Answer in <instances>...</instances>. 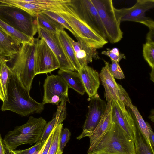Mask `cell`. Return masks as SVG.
Returning <instances> with one entry per match:
<instances>
[{
  "label": "cell",
  "instance_id": "25",
  "mask_svg": "<svg viewBox=\"0 0 154 154\" xmlns=\"http://www.w3.org/2000/svg\"><path fill=\"white\" fill-rule=\"evenodd\" d=\"M0 29L10 37L19 42L21 44L32 45L34 43L35 38L18 31L0 19Z\"/></svg>",
  "mask_w": 154,
  "mask_h": 154
},
{
  "label": "cell",
  "instance_id": "20",
  "mask_svg": "<svg viewBox=\"0 0 154 154\" xmlns=\"http://www.w3.org/2000/svg\"><path fill=\"white\" fill-rule=\"evenodd\" d=\"M66 102L63 101L58 106L57 111L52 119L47 123L38 141L42 142L46 140L54 128L62 123L66 119Z\"/></svg>",
  "mask_w": 154,
  "mask_h": 154
},
{
  "label": "cell",
  "instance_id": "21",
  "mask_svg": "<svg viewBox=\"0 0 154 154\" xmlns=\"http://www.w3.org/2000/svg\"><path fill=\"white\" fill-rule=\"evenodd\" d=\"M58 73L66 83L68 88L73 89L82 95L84 94L85 91L79 72L70 70L60 69Z\"/></svg>",
  "mask_w": 154,
  "mask_h": 154
},
{
  "label": "cell",
  "instance_id": "7",
  "mask_svg": "<svg viewBox=\"0 0 154 154\" xmlns=\"http://www.w3.org/2000/svg\"><path fill=\"white\" fill-rule=\"evenodd\" d=\"M96 9L106 31V39L111 43L122 38L120 20L116 11L112 0H91Z\"/></svg>",
  "mask_w": 154,
  "mask_h": 154
},
{
  "label": "cell",
  "instance_id": "5",
  "mask_svg": "<svg viewBox=\"0 0 154 154\" xmlns=\"http://www.w3.org/2000/svg\"><path fill=\"white\" fill-rule=\"evenodd\" d=\"M69 4L64 6L56 13L66 20L78 37L87 45L97 49L103 47L108 43V40L96 32L82 21Z\"/></svg>",
  "mask_w": 154,
  "mask_h": 154
},
{
  "label": "cell",
  "instance_id": "16",
  "mask_svg": "<svg viewBox=\"0 0 154 154\" xmlns=\"http://www.w3.org/2000/svg\"><path fill=\"white\" fill-rule=\"evenodd\" d=\"M76 59L81 67L92 62L93 59H99L97 49L87 45L80 38L75 42L70 37Z\"/></svg>",
  "mask_w": 154,
  "mask_h": 154
},
{
  "label": "cell",
  "instance_id": "15",
  "mask_svg": "<svg viewBox=\"0 0 154 154\" xmlns=\"http://www.w3.org/2000/svg\"><path fill=\"white\" fill-rule=\"evenodd\" d=\"M112 101L109 100L107 101L104 114L94 130L89 137L90 144L87 154H90L93 151L110 125L112 122Z\"/></svg>",
  "mask_w": 154,
  "mask_h": 154
},
{
  "label": "cell",
  "instance_id": "23",
  "mask_svg": "<svg viewBox=\"0 0 154 154\" xmlns=\"http://www.w3.org/2000/svg\"><path fill=\"white\" fill-rule=\"evenodd\" d=\"M8 61L6 58L0 57V100L3 102L7 100L8 88L12 73L7 65Z\"/></svg>",
  "mask_w": 154,
  "mask_h": 154
},
{
  "label": "cell",
  "instance_id": "42",
  "mask_svg": "<svg viewBox=\"0 0 154 154\" xmlns=\"http://www.w3.org/2000/svg\"><path fill=\"white\" fill-rule=\"evenodd\" d=\"M154 69H152V71L150 74V79L154 82Z\"/></svg>",
  "mask_w": 154,
  "mask_h": 154
},
{
  "label": "cell",
  "instance_id": "26",
  "mask_svg": "<svg viewBox=\"0 0 154 154\" xmlns=\"http://www.w3.org/2000/svg\"><path fill=\"white\" fill-rule=\"evenodd\" d=\"M134 116L137 126L146 143L149 146L152 154H154V148L150 143L148 122H145L139 112L137 108L133 104L129 107Z\"/></svg>",
  "mask_w": 154,
  "mask_h": 154
},
{
  "label": "cell",
  "instance_id": "30",
  "mask_svg": "<svg viewBox=\"0 0 154 154\" xmlns=\"http://www.w3.org/2000/svg\"><path fill=\"white\" fill-rule=\"evenodd\" d=\"M63 126V124L61 123L54 128L51 145L47 154H59L62 152L59 149V146L60 133Z\"/></svg>",
  "mask_w": 154,
  "mask_h": 154
},
{
  "label": "cell",
  "instance_id": "18",
  "mask_svg": "<svg viewBox=\"0 0 154 154\" xmlns=\"http://www.w3.org/2000/svg\"><path fill=\"white\" fill-rule=\"evenodd\" d=\"M99 75L105 89L106 100L119 99L118 95V83L112 74L108 63L105 61V66L102 68Z\"/></svg>",
  "mask_w": 154,
  "mask_h": 154
},
{
  "label": "cell",
  "instance_id": "12",
  "mask_svg": "<svg viewBox=\"0 0 154 154\" xmlns=\"http://www.w3.org/2000/svg\"><path fill=\"white\" fill-rule=\"evenodd\" d=\"M112 121L118 125L133 140L137 132V125L134 117L120 100H112L111 104Z\"/></svg>",
  "mask_w": 154,
  "mask_h": 154
},
{
  "label": "cell",
  "instance_id": "17",
  "mask_svg": "<svg viewBox=\"0 0 154 154\" xmlns=\"http://www.w3.org/2000/svg\"><path fill=\"white\" fill-rule=\"evenodd\" d=\"M89 99L97 94L100 84L98 72L88 65L82 67L79 72Z\"/></svg>",
  "mask_w": 154,
  "mask_h": 154
},
{
  "label": "cell",
  "instance_id": "41",
  "mask_svg": "<svg viewBox=\"0 0 154 154\" xmlns=\"http://www.w3.org/2000/svg\"><path fill=\"white\" fill-rule=\"evenodd\" d=\"M5 148L6 154H18L15 150H12Z\"/></svg>",
  "mask_w": 154,
  "mask_h": 154
},
{
  "label": "cell",
  "instance_id": "37",
  "mask_svg": "<svg viewBox=\"0 0 154 154\" xmlns=\"http://www.w3.org/2000/svg\"><path fill=\"white\" fill-rule=\"evenodd\" d=\"M46 140L42 142L38 141L35 145L28 149L15 151L18 154H33L42 148Z\"/></svg>",
  "mask_w": 154,
  "mask_h": 154
},
{
  "label": "cell",
  "instance_id": "27",
  "mask_svg": "<svg viewBox=\"0 0 154 154\" xmlns=\"http://www.w3.org/2000/svg\"><path fill=\"white\" fill-rule=\"evenodd\" d=\"M35 18L37 25L51 33L57 34L64 30L61 25L43 13L38 14Z\"/></svg>",
  "mask_w": 154,
  "mask_h": 154
},
{
  "label": "cell",
  "instance_id": "34",
  "mask_svg": "<svg viewBox=\"0 0 154 154\" xmlns=\"http://www.w3.org/2000/svg\"><path fill=\"white\" fill-rule=\"evenodd\" d=\"M117 84L118 95L119 98L125 106L129 108L132 104L128 94L121 85L118 83Z\"/></svg>",
  "mask_w": 154,
  "mask_h": 154
},
{
  "label": "cell",
  "instance_id": "9",
  "mask_svg": "<svg viewBox=\"0 0 154 154\" xmlns=\"http://www.w3.org/2000/svg\"><path fill=\"white\" fill-rule=\"evenodd\" d=\"M44 90L42 103L58 105L63 101L70 103L68 96V87L59 75L47 76L43 85Z\"/></svg>",
  "mask_w": 154,
  "mask_h": 154
},
{
  "label": "cell",
  "instance_id": "10",
  "mask_svg": "<svg viewBox=\"0 0 154 154\" xmlns=\"http://www.w3.org/2000/svg\"><path fill=\"white\" fill-rule=\"evenodd\" d=\"M35 74L47 73L58 69L60 65L56 56L44 40L36 38Z\"/></svg>",
  "mask_w": 154,
  "mask_h": 154
},
{
  "label": "cell",
  "instance_id": "14",
  "mask_svg": "<svg viewBox=\"0 0 154 154\" xmlns=\"http://www.w3.org/2000/svg\"><path fill=\"white\" fill-rule=\"evenodd\" d=\"M37 26L38 38L44 40L54 53L59 63L60 69L74 71L75 69L64 51L57 34L51 33L37 24Z\"/></svg>",
  "mask_w": 154,
  "mask_h": 154
},
{
  "label": "cell",
  "instance_id": "3",
  "mask_svg": "<svg viewBox=\"0 0 154 154\" xmlns=\"http://www.w3.org/2000/svg\"><path fill=\"white\" fill-rule=\"evenodd\" d=\"M36 40L32 45L21 44L17 53L10 62L11 70L23 86L28 92L32 87L35 74Z\"/></svg>",
  "mask_w": 154,
  "mask_h": 154
},
{
  "label": "cell",
  "instance_id": "31",
  "mask_svg": "<svg viewBox=\"0 0 154 154\" xmlns=\"http://www.w3.org/2000/svg\"><path fill=\"white\" fill-rule=\"evenodd\" d=\"M42 13L46 14L61 25L64 28L69 30L74 35L77 40L80 39L66 20L57 13L55 12L46 10L43 11Z\"/></svg>",
  "mask_w": 154,
  "mask_h": 154
},
{
  "label": "cell",
  "instance_id": "39",
  "mask_svg": "<svg viewBox=\"0 0 154 154\" xmlns=\"http://www.w3.org/2000/svg\"><path fill=\"white\" fill-rule=\"evenodd\" d=\"M149 129V136L150 143L152 147H154V134L152 129L149 123H148Z\"/></svg>",
  "mask_w": 154,
  "mask_h": 154
},
{
  "label": "cell",
  "instance_id": "22",
  "mask_svg": "<svg viewBox=\"0 0 154 154\" xmlns=\"http://www.w3.org/2000/svg\"><path fill=\"white\" fill-rule=\"evenodd\" d=\"M59 40L64 51L75 70L79 72L81 69L75 56V53L70 40V36L63 30L57 33Z\"/></svg>",
  "mask_w": 154,
  "mask_h": 154
},
{
  "label": "cell",
  "instance_id": "1",
  "mask_svg": "<svg viewBox=\"0 0 154 154\" xmlns=\"http://www.w3.org/2000/svg\"><path fill=\"white\" fill-rule=\"evenodd\" d=\"M3 102L1 108L2 111H10L22 116L40 113L44 109L45 104L31 97L29 92L12 72L8 88L7 100Z\"/></svg>",
  "mask_w": 154,
  "mask_h": 154
},
{
  "label": "cell",
  "instance_id": "8",
  "mask_svg": "<svg viewBox=\"0 0 154 154\" xmlns=\"http://www.w3.org/2000/svg\"><path fill=\"white\" fill-rule=\"evenodd\" d=\"M69 5L82 21L96 32L107 40L105 29L91 0H71Z\"/></svg>",
  "mask_w": 154,
  "mask_h": 154
},
{
  "label": "cell",
  "instance_id": "13",
  "mask_svg": "<svg viewBox=\"0 0 154 154\" xmlns=\"http://www.w3.org/2000/svg\"><path fill=\"white\" fill-rule=\"evenodd\" d=\"M154 7V0H137L135 4L128 8H116L121 22L131 21L140 23L147 26L152 20L146 17L145 13Z\"/></svg>",
  "mask_w": 154,
  "mask_h": 154
},
{
  "label": "cell",
  "instance_id": "24",
  "mask_svg": "<svg viewBox=\"0 0 154 154\" xmlns=\"http://www.w3.org/2000/svg\"><path fill=\"white\" fill-rule=\"evenodd\" d=\"M0 3L18 8L27 12L34 18L44 11L40 6L28 2L26 0H0Z\"/></svg>",
  "mask_w": 154,
  "mask_h": 154
},
{
  "label": "cell",
  "instance_id": "29",
  "mask_svg": "<svg viewBox=\"0 0 154 154\" xmlns=\"http://www.w3.org/2000/svg\"><path fill=\"white\" fill-rule=\"evenodd\" d=\"M134 142L136 154H152L137 126Z\"/></svg>",
  "mask_w": 154,
  "mask_h": 154
},
{
  "label": "cell",
  "instance_id": "40",
  "mask_svg": "<svg viewBox=\"0 0 154 154\" xmlns=\"http://www.w3.org/2000/svg\"><path fill=\"white\" fill-rule=\"evenodd\" d=\"M0 154H6L5 146L0 134Z\"/></svg>",
  "mask_w": 154,
  "mask_h": 154
},
{
  "label": "cell",
  "instance_id": "2",
  "mask_svg": "<svg viewBox=\"0 0 154 154\" xmlns=\"http://www.w3.org/2000/svg\"><path fill=\"white\" fill-rule=\"evenodd\" d=\"M90 154H136L134 140L112 121L108 129Z\"/></svg>",
  "mask_w": 154,
  "mask_h": 154
},
{
  "label": "cell",
  "instance_id": "4",
  "mask_svg": "<svg viewBox=\"0 0 154 154\" xmlns=\"http://www.w3.org/2000/svg\"><path fill=\"white\" fill-rule=\"evenodd\" d=\"M46 124L47 121L42 117L31 116L25 124L8 132L3 140L5 147L14 150L20 145H31L38 142Z\"/></svg>",
  "mask_w": 154,
  "mask_h": 154
},
{
  "label": "cell",
  "instance_id": "35",
  "mask_svg": "<svg viewBox=\"0 0 154 154\" xmlns=\"http://www.w3.org/2000/svg\"><path fill=\"white\" fill-rule=\"evenodd\" d=\"M111 64H109L111 72L114 78L123 79L125 78L123 72L118 63L111 59Z\"/></svg>",
  "mask_w": 154,
  "mask_h": 154
},
{
  "label": "cell",
  "instance_id": "32",
  "mask_svg": "<svg viewBox=\"0 0 154 154\" xmlns=\"http://www.w3.org/2000/svg\"><path fill=\"white\" fill-rule=\"evenodd\" d=\"M143 55L152 69H154V44L147 42L143 44Z\"/></svg>",
  "mask_w": 154,
  "mask_h": 154
},
{
  "label": "cell",
  "instance_id": "38",
  "mask_svg": "<svg viewBox=\"0 0 154 154\" xmlns=\"http://www.w3.org/2000/svg\"><path fill=\"white\" fill-rule=\"evenodd\" d=\"M54 128L52 131L49 136L46 140V143L42 154H47L50 147L53 134Z\"/></svg>",
  "mask_w": 154,
  "mask_h": 154
},
{
  "label": "cell",
  "instance_id": "33",
  "mask_svg": "<svg viewBox=\"0 0 154 154\" xmlns=\"http://www.w3.org/2000/svg\"><path fill=\"white\" fill-rule=\"evenodd\" d=\"M101 54L109 57L110 59L118 63L122 59H125L126 57L124 54L119 52L117 48H114L111 49L107 48L106 51H102Z\"/></svg>",
  "mask_w": 154,
  "mask_h": 154
},
{
  "label": "cell",
  "instance_id": "28",
  "mask_svg": "<svg viewBox=\"0 0 154 154\" xmlns=\"http://www.w3.org/2000/svg\"><path fill=\"white\" fill-rule=\"evenodd\" d=\"M28 2L40 6L44 11L56 12L63 6L69 4L70 0H26Z\"/></svg>",
  "mask_w": 154,
  "mask_h": 154
},
{
  "label": "cell",
  "instance_id": "36",
  "mask_svg": "<svg viewBox=\"0 0 154 154\" xmlns=\"http://www.w3.org/2000/svg\"><path fill=\"white\" fill-rule=\"evenodd\" d=\"M71 133L67 128H63L61 131L59 148L60 150L63 152V151L66 144L70 139Z\"/></svg>",
  "mask_w": 154,
  "mask_h": 154
},
{
  "label": "cell",
  "instance_id": "19",
  "mask_svg": "<svg viewBox=\"0 0 154 154\" xmlns=\"http://www.w3.org/2000/svg\"><path fill=\"white\" fill-rule=\"evenodd\" d=\"M21 43L0 29V57L11 61L18 52Z\"/></svg>",
  "mask_w": 154,
  "mask_h": 154
},
{
  "label": "cell",
  "instance_id": "11",
  "mask_svg": "<svg viewBox=\"0 0 154 154\" xmlns=\"http://www.w3.org/2000/svg\"><path fill=\"white\" fill-rule=\"evenodd\" d=\"M88 112L81 134L77 137L80 140L90 136L94 130L106 111L107 103L97 94L89 99Z\"/></svg>",
  "mask_w": 154,
  "mask_h": 154
},
{
  "label": "cell",
  "instance_id": "43",
  "mask_svg": "<svg viewBox=\"0 0 154 154\" xmlns=\"http://www.w3.org/2000/svg\"><path fill=\"white\" fill-rule=\"evenodd\" d=\"M59 154H63V152H61Z\"/></svg>",
  "mask_w": 154,
  "mask_h": 154
},
{
  "label": "cell",
  "instance_id": "6",
  "mask_svg": "<svg viewBox=\"0 0 154 154\" xmlns=\"http://www.w3.org/2000/svg\"><path fill=\"white\" fill-rule=\"evenodd\" d=\"M0 19L31 38L37 32L36 18L16 7L0 3Z\"/></svg>",
  "mask_w": 154,
  "mask_h": 154
}]
</instances>
